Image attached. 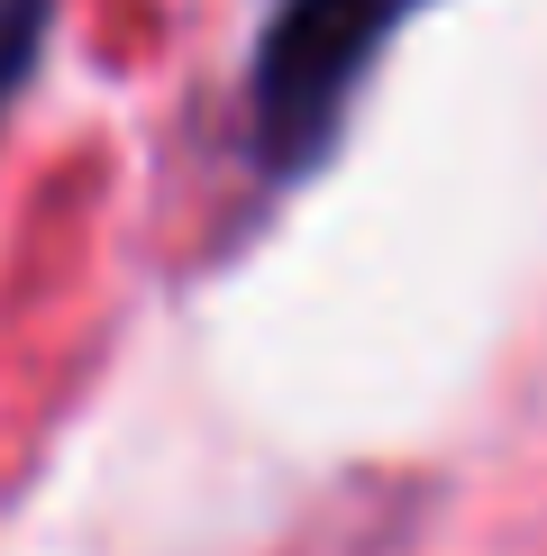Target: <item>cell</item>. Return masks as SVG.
Returning a JSON list of instances; mask_svg holds the SVG:
<instances>
[{
    "label": "cell",
    "instance_id": "1",
    "mask_svg": "<svg viewBox=\"0 0 547 556\" xmlns=\"http://www.w3.org/2000/svg\"><path fill=\"white\" fill-rule=\"evenodd\" d=\"M420 0H283L265 18L256 46V83H246V137H256V165L274 182L310 174L319 155L347 128V101L374 74L383 37Z\"/></svg>",
    "mask_w": 547,
    "mask_h": 556
},
{
    "label": "cell",
    "instance_id": "2",
    "mask_svg": "<svg viewBox=\"0 0 547 556\" xmlns=\"http://www.w3.org/2000/svg\"><path fill=\"white\" fill-rule=\"evenodd\" d=\"M46 18H55V0H0V110H10V101H18V83L37 74Z\"/></svg>",
    "mask_w": 547,
    "mask_h": 556
}]
</instances>
